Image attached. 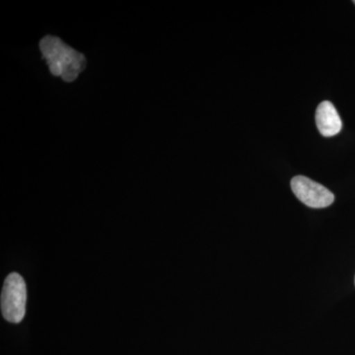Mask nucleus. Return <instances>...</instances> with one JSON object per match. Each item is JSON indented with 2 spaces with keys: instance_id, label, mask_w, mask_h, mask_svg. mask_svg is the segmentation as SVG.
Returning a JSON list of instances; mask_svg holds the SVG:
<instances>
[{
  "instance_id": "7ed1b4c3",
  "label": "nucleus",
  "mask_w": 355,
  "mask_h": 355,
  "mask_svg": "<svg viewBox=\"0 0 355 355\" xmlns=\"http://www.w3.org/2000/svg\"><path fill=\"white\" fill-rule=\"evenodd\" d=\"M291 190L301 202L312 209L330 207L335 196L323 184L305 176H296L291 180Z\"/></svg>"
},
{
  "instance_id": "f257e3e1",
  "label": "nucleus",
  "mask_w": 355,
  "mask_h": 355,
  "mask_svg": "<svg viewBox=\"0 0 355 355\" xmlns=\"http://www.w3.org/2000/svg\"><path fill=\"white\" fill-rule=\"evenodd\" d=\"M40 50L43 53L51 74L62 77V80L72 83L85 69L86 58L62 39L46 36L40 42Z\"/></svg>"
},
{
  "instance_id": "f03ea898",
  "label": "nucleus",
  "mask_w": 355,
  "mask_h": 355,
  "mask_svg": "<svg viewBox=\"0 0 355 355\" xmlns=\"http://www.w3.org/2000/svg\"><path fill=\"white\" fill-rule=\"evenodd\" d=\"M27 302V287L19 273L6 277L1 292L2 316L10 323L18 324L24 319Z\"/></svg>"
},
{
  "instance_id": "20e7f679",
  "label": "nucleus",
  "mask_w": 355,
  "mask_h": 355,
  "mask_svg": "<svg viewBox=\"0 0 355 355\" xmlns=\"http://www.w3.org/2000/svg\"><path fill=\"white\" fill-rule=\"evenodd\" d=\"M316 125L320 133L324 137H335L342 130V119L331 102L324 101L318 106Z\"/></svg>"
},
{
  "instance_id": "39448f33",
  "label": "nucleus",
  "mask_w": 355,
  "mask_h": 355,
  "mask_svg": "<svg viewBox=\"0 0 355 355\" xmlns=\"http://www.w3.org/2000/svg\"><path fill=\"white\" fill-rule=\"evenodd\" d=\"M354 3L355 4V0H354Z\"/></svg>"
}]
</instances>
